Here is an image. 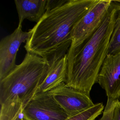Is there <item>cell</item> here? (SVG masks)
I'll use <instances>...</instances> for the list:
<instances>
[{
  "label": "cell",
  "mask_w": 120,
  "mask_h": 120,
  "mask_svg": "<svg viewBox=\"0 0 120 120\" xmlns=\"http://www.w3.org/2000/svg\"><path fill=\"white\" fill-rule=\"evenodd\" d=\"M112 2L111 0H98L77 21L71 31L69 48L78 47L95 32L106 15Z\"/></svg>",
  "instance_id": "4"
},
{
  "label": "cell",
  "mask_w": 120,
  "mask_h": 120,
  "mask_svg": "<svg viewBox=\"0 0 120 120\" xmlns=\"http://www.w3.org/2000/svg\"><path fill=\"white\" fill-rule=\"evenodd\" d=\"M97 82L105 91L107 103H112L120 97V52L107 54L98 74Z\"/></svg>",
  "instance_id": "7"
},
{
  "label": "cell",
  "mask_w": 120,
  "mask_h": 120,
  "mask_svg": "<svg viewBox=\"0 0 120 120\" xmlns=\"http://www.w3.org/2000/svg\"><path fill=\"white\" fill-rule=\"evenodd\" d=\"M50 67L47 59L27 52L22 61L0 81V104L17 100L24 108L38 93Z\"/></svg>",
  "instance_id": "3"
},
{
  "label": "cell",
  "mask_w": 120,
  "mask_h": 120,
  "mask_svg": "<svg viewBox=\"0 0 120 120\" xmlns=\"http://www.w3.org/2000/svg\"><path fill=\"white\" fill-rule=\"evenodd\" d=\"M116 101L112 103H106L103 115L98 120H112L113 111Z\"/></svg>",
  "instance_id": "14"
},
{
  "label": "cell",
  "mask_w": 120,
  "mask_h": 120,
  "mask_svg": "<svg viewBox=\"0 0 120 120\" xmlns=\"http://www.w3.org/2000/svg\"><path fill=\"white\" fill-rule=\"evenodd\" d=\"M118 1H119V2L120 3V0H118Z\"/></svg>",
  "instance_id": "18"
},
{
  "label": "cell",
  "mask_w": 120,
  "mask_h": 120,
  "mask_svg": "<svg viewBox=\"0 0 120 120\" xmlns=\"http://www.w3.org/2000/svg\"><path fill=\"white\" fill-rule=\"evenodd\" d=\"M119 101H120V98H119Z\"/></svg>",
  "instance_id": "17"
},
{
  "label": "cell",
  "mask_w": 120,
  "mask_h": 120,
  "mask_svg": "<svg viewBox=\"0 0 120 120\" xmlns=\"http://www.w3.org/2000/svg\"><path fill=\"white\" fill-rule=\"evenodd\" d=\"M19 25L25 19L36 22L40 20L49 8V0H15Z\"/></svg>",
  "instance_id": "9"
},
{
  "label": "cell",
  "mask_w": 120,
  "mask_h": 120,
  "mask_svg": "<svg viewBox=\"0 0 120 120\" xmlns=\"http://www.w3.org/2000/svg\"><path fill=\"white\" fill-rule=\"evenodd\" d=\"M104 109L102 103L95 104L91 107L76 115L68 117L66 120H95Z\"/></svg>",
  "instance_id": "13"
},
{
  "label": "cell",
  "mask_w": 120,
  "mask_h": 120,
  "mask_svg": "<svg viewBox=\"0 0 120 120\" xmlns=\"http://www.w3.org/2000/svg\"><path fill=\"white\" fill-rule=\"evenodd\" d=\"M22 27L18 25L11 34L0 42V81L15 68L17 52L22 43H26L30 36V31H22Z\"/></svg>",
  "instance_id": "8"
},
{
  "label": "cell",
  "mask_w": 120,
  "mask_h": 120,
  "mask_svg": "<svg viewBox=\"0 0 120 120\" xmlns=\"http://www.w3.org/2000/svg\"><path fill=\"white\" fill-rule=\"evenodd\" d=\"M98 0H49V8L30 30L27 52L47 60L51 65L62 57L71 44V33L77 21Z\"/></svg>",
  "instance_id": "1"
},
{
  "label": "cell",
  "mask_w": 120,
  "mask_h": 120,
  "mask_svg": "<svg viewBox=\"0 0 120 120\" xmlns=\"http://www.w3.org/2000/svg\"><path fill=\"white\" fill-rule=\"evenodd\" d=\"M22 103L17 100L7 101L0 104V120H14L23 110Z\"/></svg>",
  "instance_id": "11"
},
{
  "label": "cell",
  "mask_w": 120,
  "mask_h": 120,
  "mask_svg": "<svg viewBox=\"0 0 120 120\" xmlns=\"http://www.w3.org/2000/svg\"><path fill=\"white\" fill-rule=\"evenodd\" d=\"M119 3L120 4L119 8L117 14L114 29L110 41L108 54H114L120 52V3L119 2Z\"/></svg>",
  "instance_id": "12"
},
{
  "label": "cell",
  "mask_w": 120,
  "mask_h": 120,
  "mask_svg": "<svg viewBox=\"0 0 120 120\" xmlns=\"http://www.w3.org/2000/svg\"><path fill=\"white\" fill-rule=\"evenodd\" d=\"M118 0H112L105 19L95 32L78 47L69 48L65 83L90 96L104 61L108 54L111 36L119 8Z\"/></svg>",
  "instance_id": "2"
},
{
  "label": "cell",
  "mask_w": 120,
  "mask_h": 120,
  "mask_svg": "<svg viewBox=\"0 0 120 120\" xmlns=\"http://www.w3.org/2000/svg\"><path fill=\"white\" fill-rule=\"evenodd\" d=\"M112 120H120V102L119 99L115 102Z\"/></svg>",
  "instance_id": "15"
},
{
  "label": "cell",
  "mask_w": 120,
  "mask_h": 120,
  "mask_svg": "<svg viewBox=\"0 0 120 120\" xmlns=\"http://www.w3.org/2000/svg\"><path fill=\"white\" fill-rule=\"evenodd\" d=\"M49 92L70 116L83 112L95 105L90 96L68 86L65 82Z\"/></svg>",
  "instance_id": "6"
},
{
  "label": "cell",
  "mask_w": 120,
  "mask_h": 120,
  "mask_svg": "<svg viewBox=\"0 0 120 120\" xmlns=\"http://www.w3.org/2000/svg\"><path fill=\"white\" fill-rule=\"evenodd\" d=\"M22 113L24 120H66L70 117L49 91L37 93Z\"/></svg>",
  "instance_id": "5"
},
{
  "label": "cell",
  "mask_w": 120,
  "mask_h": 120,
  "mask_svg": "<svg viewBox=\"0 0 120 120\" xmlns=\"http://www.w3.org/2000/svg\"><path fill=\"white\" fill-rule=\"evenodd\" d=\"M68 72V58L67 53L51 65L49 71L40 85L38 93L51 91L60 84L65 82Z\"/></svg>",
  "instance_id": "10"
},
{
  "label": "cell",
  "mask_w": 120,
  "mask_h": 120,
  "mask_svg": "<svg viewBox=\"0 0 120 120\" xmlns=\"http://www.w3.org/2000/svg\"><path fill=\"white\" fill-rule=\"evenodd\" d=\"M22 111L19 113L18 115L14 119V120H24L23 117V114L22 113Z\"/></svg>",
  "instance_id": "16"
}]
</instances>
